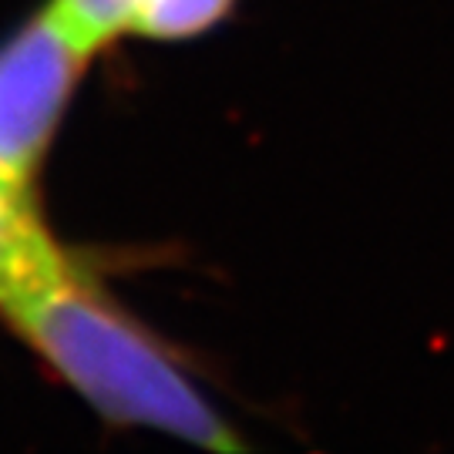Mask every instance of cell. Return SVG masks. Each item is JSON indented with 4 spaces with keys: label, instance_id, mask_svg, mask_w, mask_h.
I'll return each mask as SVG.
<instances>
[{
    "label": "cell",
    "instance_id": "6da1fadb",
    "mask_svg": "<svg viewBox=\"0 0 454 454\" xmlns=\"http://www.w3.org/2000/svg\"><path fill=\"white\" fill-rule=\"evenodd\" d=\"M0 317L108 421L219 451L239 448L172 350L114 303L95 273L51 236L37 209L0 253Z\"/></svg>",
    "mask_w": 454,
    "mask_h": 454
},
{
    "label": "cell",
    "instance_id": "7a4b0ae2",
    "mask_svg": "<svg viewBox=\"0 0 454 454\" xmlns=\"http://www.w3.org/2000/svg\"><path fill=\"white\" fill-rule=\"evenodd\" d=\"M88 58L51 7L0 44V192L7 199L34 202L37 172Z\"/></svg>",
    "mask_w": 454,
    "mask_h": 454
},
{
    "label": "cell",
    "instance_id": "3957f363",
    "mask_svg": "<svg viewBox=\"0 0 454 454\" xmlns=\"http://www.w3.org/2000/svg\"><path fill=\"white\" fill-rule=\"evenodd\" d=\"M138 4L142 0H54L51 14L84 54H95L98 48L112 44L118 34L131 31Z\"/></svg>",
    "mask_w": 454,
    "mask_h": 454
},
{
    "label": "cell",
    "instance_id": "277c9868",
    "mask_svg": "<svg viewBox=\"0 0 454 454\" xmlns=\"http://www.w3.org/2000/svg\"><path fill=\"white\" fill-rule=\"evenodd\" d=\"M236 0H142L131 31L159 37V41H179L192 34L209 31L232 11Z\"/></svg>",
    "mask_w": 454,
    "mask_h": 454
},
{
    "label": "cell",
    "instance_id": "5b68a950",
    "mask_svg": "<svg viewBox=\"0 0 454 454\" xmlns=\"http://www.w3.org/2000/svg\"><path fill=\"white\" fill-rule=\"evenodd\" d=\"M31 209H34V202H14V199H7V195L0 192V253L7 249L14 229L20 226V219Z\"/></svg>",
    "mask_w": 454,
    "mask_h": 454
}]
</instances>
